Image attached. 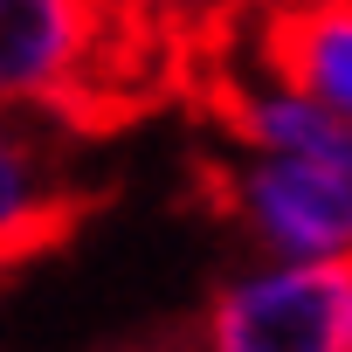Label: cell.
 I'll return each instance as SVG.
<instances>
[{"label": "cell", "instance_id": "obj_1", "mask_svg": "<svg viewBox=\"0 0 352 352\" xmlns=\"http://www.w3.org/2000/svg\"><path fill=\"white\" fill-rule=\"evenodd\" d=\"M145 42H166L124 0H0V104L104 131L111 90L145 76Z\"/></svg>", "mask_w": 352, "mask_h": 352}, {"label": "cell", "instance_id": "obj_2", "mask_svg": "<svg viewBox=\"0 0 352 352\" xmlns=\"http://www.w3.org/2000/svg\"><path fill=\"white\" fill-rule=\"evenodd\" d=\"M208 194L270 263L352 256V180L338 166L228 145V159L208 166Z\"/></svg>", "mask_w": 352, "mask_h": 352}, {"label": "cell", "instance_id": "obj_3", "mask_svg": "<svg viewBox=\"0 0 352 352\" xmlns=\"http://www.w3.org/2000/svg\"><path fill=\"white\" fill-rule=\"evenodd\" d=\"M201 352H352V256L256 263L208 297Z\"/></svg>", "mask_w": 352, "mask_h": 352}, {"label": "cell", "instance_id": "obj_4", "mask_svg": "<svg viewBox=\"0 0 352 352\" xmlns=\"http://www.w3.org/2000/svg\"><path fill=\"white\" fill-rule=\"evenodd\" d=\"M90 138L97 131L0 104V270L56 249L90 214V201H97L90 173H83Z\"/></svg>", "mask_w": 352, "mask_h": 352}, {"label": "cell", "instance_id": "obj_5", "mask_svg": "<svg viewBox=\"0 0 352 352\" xmlns=\"http://www.w3.org/2000/svg\"><path fill=\"white\" fill-rule=\"evenodd\" d=\"M256 63L352 124V0H297L256 14Z\"/></svg>", "mask_w": 352, "mask_h": 352}, {"label": "cell", "instance_id": "obj_6", "mask_svg": "<svg viewBox=\"0 0 352 352\" xmlns=\"http://www.w3.org/2000/svg\"><path fill=\"white\" fill-rule=\"evenodd\" d=\"M138 21H152L166 42H208L249 14V0H124Z\"/></svg>", "mask_w": 352, "mask_h": 352}, {"label": "cell", "instance_id": "obj_7", "mask_svg": "<svg viewBox=\"0 0 352 352\" xmlns=\"http://www.w3.org/2000/svg\"><path fill=\"white\" fill-rule=\"evenodd\" d=\"M270 8H297V0H249V14H270Z\"/></svg>", "mask_w": 352, "mask_h": 352}]
</instances>
